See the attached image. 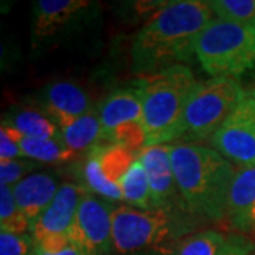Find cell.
Masks as SVG:
<instances>
[{"instance_id": "cell-1", "label": "cell", "mask_w": 255, "mask_h": 255, "mask_svg": "<svg viewBox=\"0 0 255 255\" xmlns=\"http://www.w3.org/2000/svg\"><path fill=\"white\" fill-rule=\"evenodd\" d=\"M214 18L209 1H172L159 10L132 43V67L136 73H159L196 54L201 31Z\"/></svg>"}, {"instance_id": "cell-2", "label": "cell", "mask_w": 255, "mask_h": 255, "mask_svg": "<svg viewBox=\"0 0 255 255\" xmlns=\"http://www.w3.org/2000/svg\"><path fill=\"white\" fill-rule=\"evenodd\" d=\"M172 166L177 190L191 213L217 221L226 217L236 174L230 160L216 149L182 142L172 145Z\"/></svg>"}, {"instance_id": "cell-3", "label": "cell", "mask_w": 255, "mask_h": 255, "mask_svg": "<svg viewBox=\"0 0 255 255\" xmlns=\"http://www.w3.org/2000/svg\"><path fill=\"white\" fill-rule=\"evenodd\" d=\"M197 84L190 68L183 64L150 74L139 82L146 147L167 142Z\"/></svg>"}, {"instance_id": "cell-4", "label": "cell", "mask_w": 255, "mask_h": 255, "mask_svg": "<svg viewBox=\"0 0 255 255\" xmlns=\"http://www.w3.org/2000/svg\"><path fill=\"white\" fill-rule=\"evenodd\" d=\"M246 95L234 78H211L197 84L167 142L190 143L213 137Z\"/></svg>"}, {"instance_id": "cell-5", "label": "cell", "mask_w": 255, "mask_h": 255, "mask_svg": "<svg viewBox=\"0 0 255 255\" xmlns=\"http://www.w3.org/2000/svg\"><path fill=\"white\" fill-rule=\"evenodd\" d=\"M201 68L214 78H233L255 65V30L214 17L196 43Z\"/></svg>"}, {"instance_id": "cell-6", "label": "cell", "mask_w": 255, "mask_h": 255, "mask_svg": "<svg viewBox=\"0 0 255 255\" xmlns=\"http://www.w3.org/2000/svg\"><path fill=\"white\" fill-rule=\"evenodd\" d=\"M173 233V220L164 210L115 207L112 214V248L129 255L162 244Z\"/></svg>"}, {"instance_id": "cell-7", "label": "cell", "mask_w": 255, "mask_h": 255, "mask_svg": "<svg viewBox=\"0 0 255 255\" xmlns=\"http://www.w3.org/2000/svg\"><path fill=\"white\" fill-rule=\"evenodd\" d=\"M137 159L136 155L114 143L91 149L82 164V179L88 190L108 200H122L121 180Z\"/></svg>"}, {"instance_id": "cell-8", "label": "cell", "mask_w": 255, "mask_h": 255, "mask_svg": "<svg viewBox=\"0 0 255 255\" xmlns=\"http://www.w3.org/2000/svg\"><path fill=\"white\" fill-rule=\"evenodd\" d=\"M214 149L241 167L255 166V98L247 94L216 135Z\"/></svg>"}, {"instance_id": "cell-9", "label": "cell", "mask_w": 255, "mask_h": 255, "mask_svg": "<svg viewBox=\"0 0 255 255\" xmlns=\"http://www.w3.org/2000/svg\"><path fill=\"white\" fill-rule=\"evenodd\" d=\"M108 200L91 193L82 196L68 237L85 255H102L112 247V214Z\"/></svg>"}, {"instance_id": "cell-10", "label": "cell", "mask_w": 255, "mask_h": 255, "mask_svg": "<svg viewBox=\"0 0 255 255\" xmlns=\"http://www.w3.org/2000/svg\"><path fill=\"white\" fill-rule=\"evenodd\" d=\"M137 157L149 179L153 209L170 211L177 190L172 166V145L147 146Z\"/></svg>"}, {"instance_id": "cell-11", "label": "cell", "mask_w": 255, "mask_h": 255, "mask_svg": "<svg viewBox=\"0 0 255 255\" xmlns=\"http://www.w3.org/2000/svg\"><path fill=\"white\" fill-rule=\"evenodd\" d=\"M84 194V189L74 183L61 184L54 200L31 226L30 233L34 243L50 236H68Z\"/></svg>"}, {"instance_id": "cell-12", "label": "cell", "mask_w": 255, "mask_h": 255, "mask_svg": "<svg viewBox=\"0 0 255 255\" xmlns=\"http://www.w3.org/2000/svg\"><path fill=\"white\" fill-rule=\"evenodd\" d=\"M40 100L44 114L60 129L70 127L91 111V101L87 92L70 81L48 84Z\"/></svg>"}, {"instance_id": "cell-13", "label": "cell", "mask_w": 255, "mask_h": 255, "mask_svg": "<svg viewBox=\"0 0 255 255\" xmlns=\"http://www.w3.org/2000/svg\"><path fill=\"white\" fill-rule=\"evenodd\" d=\"M226 217L238 231H255V166L241 167L234 174Z\"/></svg>"}, {"instance_id": "cell-14", "label": "cell", "mask_w": 255, "mask_h": 255, "mask_svg": "<svg viewBox=\"0 0 255 255\" xmlns=\"http://www.w3.org/2000/svg\"><path fill=\"white\" fill-rule=\"evenodd\" d=\"M100 119L104 142L110 143L114 130L128 122L142 121V90L140 85L119 88L107 97L100 107Z\"/></svg>"}, {"instance_id": "cell-15", "label": "cell", "mask_w": 255, "mask_h": 255, "mask_svg": "<svg viewBox=\"0 0 255 255\" xmlns=\"http://www.w3.org/2000/svg\"><path fill=\"white\" fill-rule=\"evenodd\" d=\"M58 189L54 177L46 173L28 174L11 187L18 209L31 226L54 200Z\"/></svg>"}, {"instance_id": "cell-16", "label": "cell", "mask_w": 255, "mask_h": 255, "mask_svg": "<svg viewBox=\"0 0 255 255\" xmlns=\"http://www.w3.org/2000/svg\"><path fill=\"white\" fill-rule=\"evenodd\" d=\"M88 4L84 0H38L33 7V34L37 40L54 34Z\"/></svg>"}, {"instance_id": "cell-17", "label": "cell", "mask_w": 255, "mask_h": 255, "mask_svg": "<svg viewBox=\"0 0 255 255\" xmlns=\"http://www.w3.org/2000/svg\"><path fill=\"white\" fill-rule=\"evenodd\" d=\"M6 127V125H3ZM7 128L10 133L16 137L20 145L21 153L33 160L44 162V163H58L67 162L75 157V153L71 152L64 143L61 133L55 137H27L20 135L14 129Z\"/></svg>"}, {"instance_id": "cell-18", "label": "cell", "mask_w": 255, "mask_h": 255, "mask_svg": "<svg viewBox=\"0 0 255 255\" xmlns=\"http://www.w3.org/2000/svg\"><path fill=\"white\" fill-rule=\"evenodd\" d=\"M61 137L67 147L75 155L85 150L90 152L95 146L101 145V142H104L100 114L90 111L70 127L61 129Z\"/></svg>"}, {"instance_id": "cell-19", "label": "cell", "mask_w": 255, "mask_h": 255, "mask_svg": "<svg viewBox=\"0 0 255 255\" xmlns=\"http://www.w3.org/2000/svg\"><path fill=\"white\" fill-rule=\"evenodd\" d=\"M1 125L14 129L27 137H55L60 135L58 127L44 112L33 108H14L3 117Z\"/></svg>"}, {"instance_id": "cell-20", "label": "cell", "mask_w": 255, "mask_h": 255, "mask_svg": "<svg viewBox=\"0 0 255 255\" xmlns=\"http://www.w3.org/2000/svg\"><path fill=\"white\" fill-rule=\"evenodd\" d=\"M119 187L122 193V200L127 201L128 206L140 210L153 209L149 179L139 157L129 167L127 174L122 177Z\"/></svg>"}, {"instance_id": "cell-21", "label": "cell", "mask_w": 255, "mask_h": 255, "mask_svg": "<svg viewBox=\"0 0 255 255\" xmlns=\"http://www.w3.org/2000/svg\"><path fill=\"white\" fill-rule=\"evenodd\" d=\"M0 227L1 231L14 234H27L31 230V224L18 209L11 187L6 184H0Z\"/></svg>"}, {"instance_id": "cell-22", "label": "cell", "mask_w": 255, "mask_h": 255, "mask_svg": "<svg viewBox=\"0 0 255 255\" xmlns=\"http://www.w3.org/2000/svg\"><path fill=\"white\" fill-rule=\"evenodd\" d=\"M216 17L236 21L255 30V0H211Z\"/></svg>"}, {"instance_id": "cell-23", "label": "cell", "mask_w": 255, "mask_h": 255, "mask_svg": "<svg viewBox=\"0 0 255 255\" xmlns=\"http://www.w3.org/2000/svg\"><path fill=\"white\" fill-rule=\"evenodd\" d=\"M226 241V237L219 231H201L184 240L176 255H219Z\"/></svg>"}, {"instance_id": "cell-24", "label": "cell", "mask_w": 255, "mask_h": 255, "mask_svg": "<svg viewBox=\"0 0 255 255\" xmlns=\"http://www.w3.org/2000/svg\"><path fill=\"white\" fill-rule=\"evenodd\" d=\"M110 143L118 145L139 156L146 147V133L140 122H128L114 130L110 137Z\"/></svg>"}, {"instance_id": "cell-25", "label": "cell", "mask_w": 255, "mask_h": 255, "mask_svg": "<svg viewBox=\"0 0 255 255\" xmlns=\"http://www.w3.org/2000/svg\"><path fill=\"white\" fill-rule=\"evenodd\" d=\"M34 240L28 234L0 233V255H34Z\"/></svg>"}, {"instance_id": "cell-26", "label": "cell", "mask_w": 255, "mask_h": 255, "mask_svg": "<svg viewBox=\"0 0 255 255\" xmlns=\"http://www.w3.org/2000/svg\"><path fill=\"white\" fill-rule=\"evenodd\" d=\"M34 166L27 162L14 160H0V184H6L13 187L14 184L27 177L28 172L33 170Z\"/></svg>"}, {"instance_id": "cell-27", "label": "cell", "mask_w": 255, "mask_h": 255, "mask_svg": "<svg viewBox=\"0 0 255 255\" xmlns=\"http://www.w3.org/2000/svg\"><path fill=\"white\" fill-rule=\"evenodd\" d=\"M18 156H23L20 145L7 130V128H0V160H14Z\"/></svg>"}, {"instance_id": "cell-28", "label": "cell", "mask_w": 255, "mask_h": 255, "mask_svg": "<svg viewBox=\"0 0 255 255\" xmlns=\"http://www.w3.org/2000/svg\"><path fill=\"white\" fill-rule=\"evenodd\" d=\"M251 248V244L241 237H230L219 255H250Z\"/></svg>"}, {"instance_id": "cell-29", "label": "cell", "mask_w": 255, "mask_h": 255, "mask_svg": "<svg viewBox=\"0 0 255 255\" xmlns=\"http://www.w3.org/2000/svg\"><path fill=\"white\" fill-rule=\"evenodd\" d=\"M34 255H85L82 253L81 250L77 246H74L73 243L67 248H64L63 251H58V253H54V254H46V253H41V251H34Z\"/></svg>"}, {"instance_id": "cell-30", "label": "cell", "mask_w": 255, "mask_h": 255, "mask_svg": "<svg viewBox=\"0 0 255 255\" xmlns=\"http://www.w3.org/2000/svg\"><path fill=\"white\" fill-rule=\"evenodd\" d=\"M251 95L255 98V81H254V87H253V94H251Z\"/></svg>"}]
</instances>
